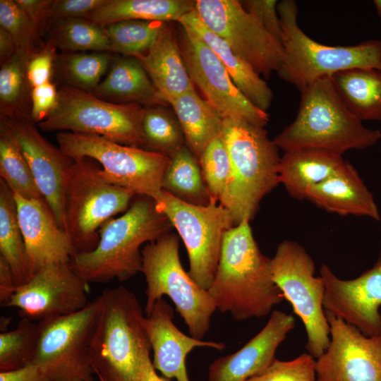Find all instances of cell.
I'll list each match as a JSON object with an SVG mask.
<instances>
[{
  "mask_svg": "<svg viewBox=\"0 0 381 381\" xmlns=\"http://www.w3.org/2000/svg\"><path fill=\"white\" fill-rule=\"evenodd\" d=\"M89 346L90 362L100 381H162L150 358L140 301L123 286L106 289Z\"/></svg>",
  "mask_w": 381,
  "mask_h": 381,
  "instance_id": "obj_1",
  "label": "cell"
},
{
  "mask_svg": "<svg viewBox=\"0 0 381 381\" xmlns=\"http://www.w3.org/2000/svg\"><path fill=\"white\" fill-rule=\"evenodd\" d=\"M249 223L243 219L224 234L207 290L217 309L239 321L265 317L284 299L272 279L271 258L260 251Z\"/></svg>",
  "mask_w": 381,
  "mask_h": 381,
  "instance_id": "obj_2",
  "label": "cell"
},
{
  "mask_svg": "<svg viewBox=\"0 0 381 381\" xmlns=\"http://www.w3.org/2000/svg\"><path fill=\"white\" fill-rule=\"evenodd\" d=\"M172 227L153 198L137 195L121 217L101 226L97 247L76 254L71 267L88 284L126 281L142 270L143 244L170 233Z\"/></svg>",
  "mask_w": 381,
  "mask_h": 381,
  "instance_id": "obj_3",
  "label": "cell"
},
{
  "mask_svg": "<svg viewBox=\"0 0 381 381\" xmlns=\"http://www.w3.org/2000/svg\"><path fill=\"white\" fill-rule=\"evenodd\" d=\"M294 121L273 141L284 152L318 148L337 154L363 150L381 140L379 130L366 128L346 107L331 77L315 80L301 90Z\"/></svg>",
  "mask_w": 381,
  "mask_h": 381,
  "instance_id": "obj_4",
  "label": "cell"
},
{
  "mask_svg": "<svg viewBox=\"0 0 381 381\" xmlns=\"http://www.w3.org/2000/svg\"><path fill=\"white\" fill-rule=\"evenodd\" d=\"M222 135L231 161V176L219 203L234 224L250 221L262 198L278 184L279 148L264 127L240 119H223Z\"/></svg>",
  "mask_w": 381,
  "mask_h": 381,
  "instance_id": "obj_5",
  "label": "cell"
},
{
  "mask_svg": "<svg viewBox=\"0 0 381 381\" xmlns=\"http://www.w3.org/2000/svg\"><path fill=\"white\" fill-rule=\"evenodd\" d=\"M284 58L279 76L300 91L315 80L337 72L355 68L381 70V40H371L353 46H329L312 40L297 23L295 1L278 2Z\"/></svg>",
  "mask_w": 381,
  "mask_h": 381,
  "instance_id": "obj_6",
  "label": "cell"
},
{
  "mask_svg": "<svg viewBox=\"0 0 381 381\" xmlns=\"http://www.w3.org/2000/svg\"><path fill=\"white\" fill-rule=\"evenodd\" d=\"M147 289L144 312L148 315L164 296L173 301L191 337L202 340L217 310L207 290L198 285L183 268L178 236L168 233L142 248Z\"/></svg>",
  "mask_w": 381,
  "mask_h": 381,
  "instance_id": "obj_7",
  "label": "cell"
},
{
  "mask_svg": "<svg viewBox=\"0 0 381 381\" xmlns=\"http://www.w3.org/2000/svg\"><path fill=\"white\" fill-rule=\"evenodd\" d=\"M101 165L83 157L73 159L65 190V231L76 254L93 250L99 230L114 215L126 212L134 192L108 181Z\"/></svg>",
  "mask_w": 381,
  "mask_h": 381,
  "instance_id": "obj_8",
  "label": "cell"
},
{
  "mask_svg": "<svg viewBox=\"0 0 381 381\" xmlns=\"http://www.w3.org/2000/svg\"><path fill=\"white\" fill-rule=\"evenodd\" d=\"M145 109L139 104L114 103L91 91L61 85L55 109L37 126L47 132L97 135L119 144L143 148Z\"/></svg>",
  "mask_w": 381,
  "mask_h": 381,
  "instance_id": "obj_9",
  "label": "cell"
},
{
  "mask_svg": "<svg viewBox=\"0 0 381 381\" xmlns=\"http://www.w3.org/2000/svg\"><path fill=\"white\" fill-rule=\"evenodd\" d=\"M56 140L66 156L97 161L108 181L137 195L155 199L162 190L163 176L170 162L167 156L97 135L64 131L57 133Z\"/></svg>",
  "mask_w": 381,
  "mask_h": 381,
  "instance_id": "obj_10",
  "label": "cell"
},
{
  "mask_svg": "<svg viewBox=\"0 0 381 381\" xmlns=\"http://www.w3.org/2000/svg\"><path fill=\"white\" fill-rule=\"evenodd\" d=\"M271 269L274 283L304 325L306 349L318 358L329 344L330 327L323 306L325 283L314 275V260L301 244L285 240L271 258Z\"/></svg>",
  "mask_w": 381,
  "mask_h": 381,
  "instance_id": "obj_11",
  "label": "cell"
},
{
  "mask_svg": "<svg viewBox=\"0 0 381 381\" xmlns=\"http://www.w3.org/2000/svg\"><path fill=\"white\" fill-rule=\"evenodd\" d=\"M183 240L188 255V273L208 290L214 278L224 234L235 226L230 212L211 199L206 206L186 202L164 190L154 199Z\"/></svg>",
  "mask_w": 381,
  "mask_h": 381,
  "instance_id": "obj_12",
  "label": "cell"
},
{
  "mask_svg": "<svg viewBox=\"0 0 381 381\" xmlns=\"http://www.w3.org/2000/svg\"><path fill=\"white\" fill-rule=\"evenodd\" d=\"M98 307L97 296L78 312L37 322L32 362L52 381H93L89 346Z\"/></svg>",
  "mask_w": 381,
  "mask_h": 381,
  "instance_id": "obj_13",
  "label": "cell"
},
{
  "mask_svg": "<svg viewBox=\"0 0 381 381\" xmlns=\"http://www.w3.org/2000/svg\"><path fill=\"white\" fill-rule=\"evenodd\" d=\"M195 10L205 25L260 76L281 68L284 51L260 20L237 0H196Z\"/></svg>",
  "mask_w": 381,
  "mask_h": 381,
  "instance_id": "obj_14",
  "label": "cell"
},
{
  "mask_svg": "<svg viewBox=\"0 0 381 381\" xmlns=\"http://www.w3.org/2000/svg\"><path fill=\"white\" fill-rule=\"evenodd\" d=\"M177 38L190 80L223 119H243L261 127L267 124V111L241 92L215 53L193 29L180 25Z\"/></svg>",
  "mask_w": 381,
  "mask_h": 381,
  "instance_id": "obj_15",
  "label": "cell"
},
{
  "mask_svg": "<svg viewBox=\"0 0 381 381\" xmlns=\"http://www.w3.org/2000/svg\"><path fill=\"white\" fill-rule=\"evenodd\" d=\"M88 292L89 284L71 263L51 264L18 286L3 307L16 308L22 318L39 322L83 310Z\"/></svg>",
  "mask_w": 381,
  "mask_h": 381,
  "instance_id": "obj_16",
  "label": "cell"
},
{
  "mask_svg": "<svg viewBox=\"0 0 381 381\" xmlns=\"http://www.w3.org/2000/svg\"><path fill=\"white\" fill-rule=\"evenodd\" d=\"M330 342L316 359V381H381V334L367 337L326 313Z\"/></svg>",
  "mask_w": 381,
  "mask_h": 381,
  "instance_id": "obj_17",
  "label": "cell"
},
{
  "mask_svg": "<svg viewBox=\"0 0 381 381\" xmlns=\"http://www.w3.org/2000/svg\"><path fill=\"white\" fill-rule=\"evenodd\" d=\"M320 275L325 293V311L356 327L367 337L381 334V250L374 265L352 279L338 277L326 264Z\"/></svg>",
  "mask_w": 381,
  "mask_h": 381,
  "instance_id": "obj_18",
  "label": "cell"
},
{
  "mask_svg": "<svg viewBox=\"0 0 381 381\" xmlns=\"http://www.w3.org/2000/svg\"><path fill=\"white\" fill-rule=\"evenodd\" d=\"M11 129L35 183L59 226L65 230V190L73 159L48 141L30 117H0Z\"/></svg>",
  "mask_w": 381,
  "mask_h": 381,
  "instance_id": "obj_19",
  "label": "cell"
},
{
  "mask_svg": "<svg viewBox=\"0 0 381 381\" xmlns=\"http://www.w3.org/2000/svg\"><path fill=\"white\" fill-rule=\"evenodd\" d=\"M14 196L32 277L47 265L71 263L75 248L46 201Z\"/></svg>",
  "mask_w": 381,
  "mask_h": 381,
  "instance_id": "obj_20",
  "label": "cell"
},
{
  "mask_svg": "<svg viewBox=\"0 0 381 381\" xmlns=\"http://www.w3.org/2000/svg\"><path fill=\"white\" fill-rule=\"evenodd\" d=\"M295 324L292 315L273 310L264 327L242 348L210 364L208 381H245L260 374L276 359L277 348Z\"/></svg>",
  "mask_w": 381,
  "mask_h": 381,
  "instance_id": "obj_21",
  "label": "cell"
},
{
  "mask_svg": "<svg viewBox=\"0 0 381 381\" xmlns=\"http://www.w3.org/2000/svg\"><path fill=\"white\" fill-rule=\"evenodd\" d=\"M173 319L174 309L163 298L144 318V327L153 351V365L167 379L190 381L186 367L187 355L196 347L222 351L225 344L188 336L177 328Z\"/></svg>",
  "mask_w": 381,
  "mask_h": 381,
  "instance_id": "obj_22",
  "label": "cell"
},
{
  "mask_svg": "<svg viewBox=\"0 0 381 381\" xmlns=\"http://www.w3.org/2000/svg\"><path fill=\"white\" fill-rule=\"evenodd\" d=\"M306 200L328 212L341 216L380 219L373 193L348 161L327 179L313 188Z\"/></svg>",
  "mask_w": 381,
  "mask_h": 381,
  "instance_id": "obj_23",
  "label": "cell"
},
{
  "mask_svg": "<svg viewBox=\"0 0 381 381\" xmlns=\"http://www.w3.org/2000/svg\"><path fill=\"white\" fill-rule=\"evenodd\" d=\"M133 57L142 64L159 98L166 104L195 89L185 66L177 34L167 23L149 50Z\"/></svg>",
  "mask_w": 381,
  "mask_h": 381,
  "instance_id": "obj_24",
  "label": "cell"
},
{
  "mask_svg": "<svg viewBox=\"0 0 381 381\" xmlns=\"http://www.w3.org/2000/svg\"><path fill=\"white\" fill-rule=\"evenodd\" d=\"M178 23L193 29L211 48L235 85L249 101L262 111L268 109L273 99L272 89L248 63L231 49L226 41L205 25L195 9L183 16Z\"/></svg>",
  "mask_w": 381,
  "mask_h": 381,
  "instance_id": "obj_25",
  "label": "cell"
},
{
  "mask_svg": "<svg viewBox=\"0 0 381 381\" xmlns=\"http://www.w3.org/2000/svg\"><path fill=\"white\" fill-rule=\"evenodd\" d=\"M346 161L341 155L318 148L284 152L278 167L279 181L292 198L306 200L313 188L334 174Z\"/></svg>",
  "mask_w": 381,
  "mask_h": 381,
  "instance_id": "obj_26",
  "label": "cell"
},
{
  "mask_svg": "<svg viewBox=\"0 0 381 381\" xmlns=\"http://www.w3.org/2000/svg\"><path fill=\"white\" fill-rule=\"evenodd\" d=\"M97 97L118 104L163 106L148 74L136 58L113 57L105 77L92 91Z\"/></svg>",
  "mask_w": 381,
  "mask_h": 381,
  "instance_id": "obj_27",
  "label": "cell"
},
{
  "mask_svg": "<svg viewBox=\"0 0 381 381\" xmlns=\"http://www.w3.org/2000/svg\"><path fill=\"white\" fill-rule=\"evenodd\" d=\"M195 6L193 0H107L85 18L102 26L126 20L179 22Z\"/></svg>",
  "mask_w": 381,
  "mask_h": 381,
  "instance_id": "obj_28",
  "label": "cell"
},
{
  "mask_svg": "<svg viewBox=\"0 0 381 381\" xmlns=\"http://www.w3.org/2000/svg\"><path fill=\"white\" fill-rule=\"evenodd\" d=\"M348 109L361 121H381V71L355 68L330 76Z\"/></svg>",
  "mask_w": 381,
  "mask_h": 381,
  "instance_id": "obj_29",
  "label": "cell"
},
{
  "mask_svg": "<svg viewBox=\"0 0 381 381\" xmlns=\"http://www.w3.org/2000/svg\"><path fill=\"white\" fill-rule=\"evenodd\" d=\"M183 131L186 145L199 160L208 144L222 135L223 119L195 89L171 104Z\"/></svg>",
  "mask_w": 381,
  "mask_h": 381,
  "instance_id": "obj_30",
  "label": "cell"
},
{
  "mask_svg": "<svg viewBox=\"0 0 381 381\" xmlns=\"http://www.w3.org/2000/svg\"><path fill=\"white\" fill-rule=\"evenodd\" d=\"M0 256L10 266L17 288L32 277L13 192L0 179Z\"/></svg>",
  "mask_w": 381,
  "mask_h": 381,
  "instance_id": "obj_31",
  "label": "cell"
},
{
  "mask_svg": "<svg viewBox=\"0 0 381 381\" xmlns=\"http://www.w3.org/2000/svg\"><path fill=\"white\" fill-rule=\"evenodd\" d=\"M162 189L190 204L206 206L210 203L211 196L199 160L186 145L170 158Z\"/></svg>",
  "mask_w": 381,
  "mask_h": 381,
  "instance_id": "obj_32",
  "label": "cell"
},
{
  "mask_svg": "<svg viewBox=\"0 0 381 381\" xmlns=\"http://www.w3.org/2000/svg\"><path fill=\"white\" fill-rule=\"evenodd\" d=\"M0 176L14 194L26 199L44 200L13 131L1 119Z\"/></svg>",
  "mask_w": 381,
  "mask_h": 381,
  "instance_id": "obj_33",
  "label": "cell"
},
{
  "mask_svg": "<svg viewBox=\"0 0 381 381\" xmlns=\"http://www.w3.org/2000/svg\"><path fill=\"white\" fill-rule=\"evenodd\" d=\"M112 58L109 52L62 53L57 55L54 73L62 85L92 92L109 68Z\"/></svg>",
  "mask_w": 381,
  "mask_h": 381,
  "instance_id": "obj_34",
  "label": "cell"
},
{
  "mask_svg": "<svg viewBox=\"0 0 381 381\" xmlns=\"http://www.w3.org/2000/svg\"><path fill=\"white\" fill-rule=\"evenodd\" d=\"M28 61L18 51L0 69V117L30 118L31 88L26 68Z\"/></svg>",
  "mask_w": 381,
  "mask_h": 381,
  "instance_id": "obj_35",
  "label": "cell"
},
{
  "mask_svg": "<svg viewBox=\"0 0 381 381\" xmlns=\"http://www.w3.org/2000/svg\"><path fill=\"white\" fill-rule=\"evenodd\" d=\"M142 131L143 149L169 158L186 145L178 119L163 106L145 107Z\"/></svg>",
  "mask_w": 381,
  "mask_h": 381,
  "instance_id": "obj_36",
  "label": "cell"
},
{
  "mask_svg": "<svg viewBox=\"0 0 381 381\" xmlns=\"http://www.w3.org/2000/svg\"><path fill=\"white\" fill-rule=\"evenodd\" d=\"M52 25L51 39L64 52H111L104 26L85 18L58 20Z\"/></svg>",
  "mask_w": 381,
  "mask_h": 381,
  "instance_id": "obj_37",
  "label": "cell"
},
{
  "mask_svg": "<svg viewBox=\"0 0 381 381\" xmlns=\"http://www.w3.org/2000/svg\"><path fill=\"white\" fill-rule=\"evenodd\" d=\"M165 25L161 21L126 20L104 26L111 52L131 56L147 52Z\"/></svg>",
  "mask_w": 381,
  "mask_h": 381,
  "instance_id": "obj_38",
  "label": "cell"
},
{
  "mask_svg": "<svg viewBox=\"0 0 381 381\" xmlns=\"http://www.w3.org/2000/svg\"><path fill=\"white\" fill-rule=\"evenodd\" d=\"M39 337L38 323L22 318L16 329L0 334V371L20 368L33 361Z\"/></svg>",
  "mask_w": 381,
  "mask_h": 381,
  "instance_id": "obj_39",
  "label": "cell"
},
{
  "mask_svg": "<svg viewBox=\"0 0 381 381\" xmlns=\"http://www.w3.org/2000/svg\"><path fill=\"white\" fill-rule=\"evenodd\" d=\"M0 27L11 34L16 51L28 61L45 45L39 28L13 0L0 1Z\"/></svg>",
  "mask_w": 381,
  "mask_h": 381,
  "instance_id": "obj_40",
  "label": "cell"
},
{
  "mask_svg": "<svg viewBox=\"0 0 381 381\" xmlns=\"http://www.w3.org/2000/svg\"><path fill=\"white\" fill-rule=\"evenodd\" d=\"M199 163L211 199L219 202L231 176L230 157L222 135L208 144Z\"/></svg>",
  "mask_w": 381,
  "mask_h": 381,
  "instance_id": "obj_41",
  "label": "cell"
},
{
  "mask_svg": "<svg viewBox=\"0 0 381 381\" xmlns=\"http://www.w3.org/2000/svg\"><path fill=\"white\" fill-rule=\"evenodd\" d=\"M315 361L306 353L291 361L276 358L262 373L245 381H316Z\"/></svg>",
  "mask_w": 381,
  "mask_h": 381,
  "instance_id": "obj_42",
  "label": "cell"
},
{
  "mask_svg": "<svg viewBox=\"0 0 381 381\" xmlns=\"http://www.w3.org/2000/svg\"><path fill=\"white\" fill-rule=\"evenodd\" d=\"M56 43L50 38L44 47L28 61L26 74L31 90L51 82L58 55Z\"/></svg>",
  "mask_w": 381,
  "mask_h": 381,
  "instance_id": "obj_43",
  "label": "cell"
},
{
  "mask_svg": "<svg viewBox=\"0 0 381 381\" xmlns=\"http://www.w3.org/2000/svg\"><path fill=\"white\" fill-rule=\"evenodd\" d=\"M58 102V90L51 82L31 90L30 119L39 123L55 109Z\"/></svg>",
  "mask_w": 381,
  "mask_h": 381,
  "instance_id": "obj_44",
  "label": "cell"
},
{
  "mask_svg": "<svg viewBox=\"0 0 381 381\" xmlns=\"http://www.w3.org/2000/svg\"><path fill=\"white\" fill-rule=\"evenodd\" d=\"M244 7L253 14L266 30L275 39L282 42V27L277 11L278 1L276 0L244 1Z\"/></svg>",
  "mask_w": 381,
  "mask_h": 381,
  "instance_id": "obj_45",
  "label": "cell"
},
{
  "mask_svg": "<svg viewBox=\"0 0 381 381\" xmlns=\"http://www.w3.org/2000/svg\"><path fill=\"white\" fill-rule=\"evenodd\" d=\"M106 1L107 0H54L52 23L58 20L85 18Z\"/></svg>",
  "mask_w": 381,
  "mask_h": 381,
  "instance_id": "obj_46",
  "label": "cell"
},
{
  "mask_svg": "<svg viewBox=\"0 0 381 381\" xmlns=\"http://www.w3.org/2000/svg\"><path fill=\"white\" fill-rule=\"evenodd\" d=\"M15 1L43 35L49 25L52 24L54 0H15Z\"/></svg>",
  "mask_w": 381,
  "mask_h": 381,
  "instance_id": "obj_47",
  "label": "cell"
},
{
  "mask_svg": "<svg viewBox=\"0 0 381 381\" xmlns=\"http://www.w3.org/2000/svg\"><path fill=\"white\" fill-rule=\"evenodd\" d=\"M0 381H52L33 362L18 369L1 372Z\"/></svg>",
  "mask_w": 381,
  "mask_h": 381,
  "instance_id": "obj_48",
  "label": "cell"
},
{
  "mask_svg": "<svg viewBox=\"0 0 381 381\" xmlns=\"http://www.w3.org/2000/svg\"><path fill=\"white\" fill-rule=\"evenodd\" d=\"M17 289V285L6 261L0 256V302L4 306L7 303Z\"/></svg>",
  "mask_w": 381,
  "mask_h": 381,
  "instance_id": "obj_49",
  "label": "cell"
},
{
  "mask_svg": "<svg viewBox=\"0 0 381 381\" xmlns=\"http://www.w3.org/2000/svg\"><path fill=\"white\" fill-rule=\"evenodd\" d=\"M16 46L11 34L0 27V64L6 63L16 53Z\"/></svg>",
  "mask_w": 381,
  "mask_h": 381,
  "instance_id": "obj_50",
  "label": "cell"
},
{
  "mask_svg": "<svg viewBox=\"0 0 381 381\" xmlns=\"http://www.w3.org/2000/svg\"><path fill=\"white\" fill-rule=\"evenodd\" d=\"M373 4L375 6V9L381 21V0H374Z\"/></svg>",
  "mask_w": 381,
  "mask_h": 381,
  "instance_id": "obj_51",
  "label": "cell"
},
{
  "mask_svg": "<svg viewBox=\"0 0 381 381\" xmlns=\"http://www.w3.org/2000/svg\"><path fill=\"white\" fill-rule=\"evenodd\" d=\"M162 381H170L169 379H167V378H165L164 377H162Z\"/></svg>",
  "mask_w": 381,
  "mask_h": 381,
  "instance_id": "obj_52",
  "label": "cell"
},
{
  "mask_svg": "<svg viewBox=\"0 0 381 381\" xmlns=\"http://www.w3.org/2000/svg\"><path fill=\"white\" fill-rule=\"evenodd\" d=\"M381 71V70H380Z\"/></svg>",
  "mask_w": 381,
  "mask_h": 381,
  "instance_id": "obj_53",
  "label": "cell"
}]
</instances>
